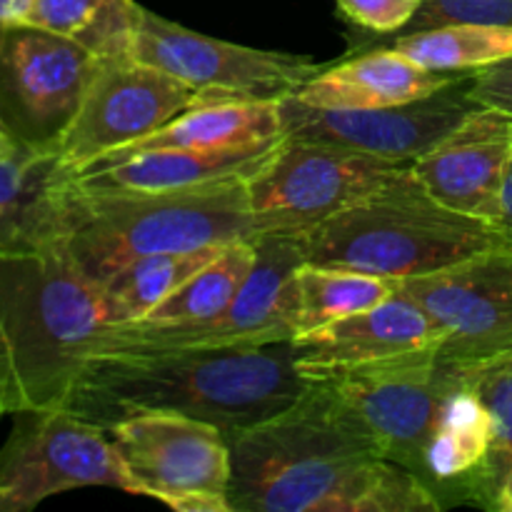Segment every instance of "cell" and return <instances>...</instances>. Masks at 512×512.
<instances>
[{"label": "cell", "mask_w": 512, "mask_h": 512, "mask_svg": "<svg viewBox=\"0 0 512 512\" xmlns=\"http://www.w3.org/2000/svg\"><path fill=\"white\" fill-rule=\"evenodd\" d=\"M258 260L233 303L218 315L195 323H110L95 335L93 355L133 350L235 348L270 345L295 338L288 283L305 263L298 235H258Z\"/></svg>", "instance_id": "9c48e42d"}, {"label": "cell", "mask_w": 512, "mask_h": 512, "mask_svg": "<svg viewBox=\"0 0 512 512\" xmlns=\"http://www.w3.org/2000/svg\"><path fill=\"white\" fill-rule=\"evenodd\" d=\"M255 238L245 178L178 190H85L75 183L65 250L100 288L148 255Z\"/></svg>", "instance_id": "5b68a950"}, {"label": "cell", "mask_w": 512, "mask_h": 512, "mask_svg": "<svg viewBox=\"0 0 512 512\" xmlns=\"http://www.w3.org/2000/svg\"><path fill=\"white\" fill-rule=\"evenodd\" d=\"M510 155L512 118L478 105L458 128L415 160L413 173L440 203L488 220Z\"/></svg>", "instance_id": "2e32d148"}, {"label": "cell", "mask_w": 512, "mask_h": 512, "mask_svg": "<svg viewBox=\"0 0 512 512\" xmlns=\"http://www.w3.org/2000/svg\"><path fill=\"white\" fill-rule=\"evenodd\" d=\"M93 485L133 495L108 430L68 408L13 415L0 448V512H28L53 495Z\"/></svg>", "instance_id": "30bf717a"}, {"label": "cell", "mask_w": 512, "mask_h": 512, "mask_svg": "<svg viewBox=\"0 0 512 512\" xmlns=\"http://www.w3.org/2000/svg\"><path fill=\"white\" fill-rule=\"evenodd\" d=\"M133 55L178 78L208 103L283 100L325 70L305 55L210 38L148 8H140Z\"/></svg>", "instance_id": "8fae6325"}, {"label": "cell", "mask_w": 512, "mask_h": 512, "mask_svg": "<svg viewBox=\"0 0 512 512\" xmlns=\"http://www.w3.org/2000/svg\"><path fill=\"white\" fill-rule=\"evenodd\" d=\"M33 0H0V25L23 23Z\"/></svg>", "instance_id": "d6a6232c"}, {"label": "cell", "mask_w": 512, "mask_h": 512, "mask_svg": "<svg viewBox=\"0 0 512 512\" xmlns=\"http://www.w3.org/2000/svg\"><path fill=\"white\" fill-rule=\"evenodd\" d=\"M395 293V283L330 265L303 263L288 283L290 320L295 338L325 328L340 318L368 310Z\"/></svg>", "instance_id": "603a6c76"}, {"label": "cell", "mask_w": 512, "mask_h": 512, "mask_svg": "<svg viewBox=\"0 0 512 512\" xmlns=\"http://www.w3.org/2000/svg\"><path fill=\"white\" fill-rule=\"evenodd\" d=\"M203 103L193 88L133 55L100 60L58 153L78 173Z\"/></svg>", "instance_id": "9a60e30c"}, {"label": "cell", "mask_w": 512, "mask_h": 512, "mask_svg": "<svg viewBox=\"0 0 512 512\" xmlns=\"http://www.w3.org/2000/svg\"><path fill=\"white\" fill-rule=\"evenodd\" d=\"M323 380L353 410L380 455L423 480L425 453L453 383V368L440 360L438 348L425 345Z\"/></svg>", "instance_id": "7c38bea8"}, {"label": "cell", "mask_w": 512, "mask_h": 512, "mask_svg": "<svg viewBox=\"0 0 512 512\" xmlns=\"http://www.w3.org/2000/svg\"><path fill=\"white\" fill-rule=\"evenodd\" d=\"M278 103L280 100H218V103L195 105L150 133L148 138L135 140L83 170L103 168L155 150H218L280 138L283 118Z\"/></svg>", "instance_id": "7402d4cb"}, {"label": "cell", "mask_w": 512, "mask_h": 512, "mask_svg": "<svg viewBox=\"0 0 512 512\" xmlns=\"http://www.w3.org/2000/svg\"><path fill=\"white\" fill-rule=\"evenodd\" d=\"M280 138L218 150L140 153L103 168L80 170L75 173V183L85 190H178L218 180H248L268 160Z\"/></svg>", "instance_id": "ffe728a7"}, {"label": "cell", "mask_w": 512, "mask_h": 512, "mask_svg": "<svg viewBox=\"0 0 512 512\" xmlns=\"http://www.w3.org/2000/svg\"><path fill=\"white\" fill-rule=\"evenodd\" d=\"M453 368V365H450ZM490 450V415L483 400L460 368H453V383L440 405L438 425L425 453L423 480L443 508L470 500L475 475Z\"/></svg>", "instance_id": "44dd1931"}, {"label": "cell", "mask_w": 512, "mask_h": 512, "mask_svg": "<svg viewBox=\"0 0 512 512\" xmlns=\"http://www.w3.org/2000/svg\"><path fill=\"white\" fill-rule=\"evenodd\" d=\"M310 383L290 340L103 353L85 360L65 408L103 430L143 410L183 413L215 425L233 443L303 398Z\"/></svg>", "instance_id": "7a4b0ae2"}, {"label": "cell", "mask_w": 512, "mask_h": 512, "mask_svg": "<svg viewBox=\"0 0 512 512\" xmlns=\"http://www.w3.org/2000/svg\"><path fill=\"white\" fill-rule=\"evenodd\" d=\"M15 153H18V150H15V145L10 143L3 133H0V158H8V155H15Z\"/></svg>", "instance_id": "e575fe53"}, {"label": "cell", "mask_w": 512, "mask_h": 512, "mask_svg": "<svg viewBox=\"0 0 512 512\" xmlns=\"http://www.w3.org/2000/svg\"><path fill=\"white\" fill-rule=\"evenodd\" d=\"M73 200L75 170L58 150L0 158V255L63 245Z\"/></svg>", "instance_id": "ac0fdd59"}, {"label": "cell", "mask_w": 512, "mask_h": 512, "mask_svg": "<svg viewBox=\"0 0 512 512\" xmlns=\"http://www.w3.org/2000/svg\"><path fill=\"white\" fill-rule=\"evenodd\" d=\"M228 503L233 512L443 510L418 475L380 455L325 380L230 443Z\"/></svg>", "instance_id": "6da1fadb"}, {"label": "cell", "mask_w": 512, "mask_h": 512, "mask_svg": "<svg viewBox=\"0 0 512 512\" xmlns=\"http://www.w3.org/2000/svg\"><path fill=\"white\" fill-rule=\"evenodd\" d=\"M258 260V245L255 240H240L230 243L205 265L200 273L185 285H180L168 300L158 305L150 315H145L140 323H195V320H208L228 308L243 283L248 280Z\"/></svg>", "instance_id": "484cf974"}, {"label": "cell", "mask_w": 512, "mask_h": 512, "mask_svg": "<svg viewBox=\"0 0 512 512\" xmlns=\"http://www.w3.org/2000/svg\"><path fill=\"white\" fill-rule=\"evenodd\" d=\"M100 60L78 40L28 23L0 25V133L18 153H55Z\"/></svg>", "instance_id": "8992f818"}, {"label": "cell", "mask_w": 512, "mask_h": 512, "mask_svg": "<svg viewBox=\"0 0 512 512\" xmlns=\"http://www.w3.org/2000/svg\"><path fill=\"white\" fill-rule=\"evenodd\" d=\"M133 495L178 512H233L230 443L215 425L168 410H143L108 428Z\"/></svg>", "instance_id": "ba28073f"}, {"label": "cell", "mask_w": 512, "mask_h": 512, "mask_svg": "<svg viewBox=\"0 0 512 512\" xmlns=\"http://www.w3.org/2000/svg\"><path fill=\"white\" fill-rule=\"evenodd\" d=\"M463 75L470 73H438L395 48L375 45L345 63L325 65L295 95L318 108H388L428 98Z\"/></svg>", "instance_id": "d6986e66"}, {"label": "cell", "mask_w": 512, "mask_h": 512, "mask_svg": "<svg viewBox=\"0 0 512 512\" xmlns=\"http://www.w3.org/2000/svg\"><path fill=\"white\" fill-rule=\"evenodd\" d=\"M440 25L512 28V0H423L418 13L400 33H418Z\"/></svg>", "instance_id": "83f0119b"}, {"label": "cell", "mask_w": 512, "mask_h": 512, "mask_svg": "<svg viewBox=\"0 0 512 512\" xmlns=\"http://www.w3.org/2000/svg\"><path fill=\"white\" fill-rule=\"evenodd\" d=\"M413 63L438 73H478L512 55V28L493 25H440L418 33L390 35L388 43Z\"/></svg>", "instance_id": "d4e9b609"}, {"label": "cell", "mask_w": 512, "mask_h": 512, "mask_svg": "<svg viewBox=\"0 0 512 512\" xmlns=\"http://www.w3.org/2000/svg\"><path fill=\"white\" fill-rule=\"evenodd\" d=\"M483 400L490 415V450L483 468L475 475L470 500L493 503L495 493L512 478V353L500 355L475 368H460Z\"/></svg>", "instance_id": "4316f807"}, {"label": "cell", "mask_w": 512, "mask_h": 512, "mask_svg": "<svg viewBox=\"0 0 512 512\" xmlns=\"http://www.w3.org/2000/svg\"><path fill=\"white\" fill-rule=\"evenodd\" d=\"M470 98L483 108L498 110L512 118V55L473 75Z\"/></svg>", "instance_id": "4dcf8cb0"}, {"label": "cell", "mask_w": 512, "mask_h": 512, "mask_svg": "<svg viewBox=\"0 0 512 512\" xmlns=\"http://www.w3.org/2000/svg\"><path fill=\"white\" fill-rule=\"evenodd\" d=\"M488 223L493 225L495 233L512 245V155L508 160V168H505L503 183H500L498 198H495L493 210L488 213Z\"/></svg>", "instance_id": "1f68e13d"}, {"label": "cell", "mask_w": 512, "mask_h": 512, "mask_svg": "<svg viewBox=\"0 0 512 512\" xmlns=\"http://www.w3.org/2000/svg\"><path fill=\"white\" fill-rule=\"evenodd\" d=\"M408 163L283 135L245 180L255 235H305L388 183Z\"/></svg>", "instance_id": "52a82bcc"}, {"label": "cell", "mask_w": 512, "mask_h": 512, "mask_svg": "<svg viewBox=\"0 0 512 512\" xmlns=\"http://www.w3.org/2000/svg\"><path fill=\"white\" fill-rule=\"evenodd\" d=\"M438 333V355L453 368H475L512 353V245L418 278L395 280Z\"/></svg>", "instance_id": "4fadbf2b"}, {"label": "cell", "mask_w": 512, "mask_h": 512, "mask_svg": "<svg viewBox=\"0 0 512 512\" xmlns=\"http://www.w3.org/2000/svg\"><path fill=\"white\" fill-rule=\"evenodd\" d=\"M298 240L305 263L355 270L390 283L508 245L488 220L433 198L415 178L413 165Z\"/></svg>", "instance_id": "277c9868"}, {"label": "cell", "mask_w": 512, "mask_h": 512, "mask_svg": "<svg viewBox=\"0 0 512 512\" xmlns=\"http://www.w3.org/2000/svg\"><path fill=\"white\" fill-rule=\"evenodd\" d=\"M103 5L105 0H33L23 23L75 40Z\"/></svg>", "instance_id": "f1b7e54d"}, {"label": "cell", "mask_w": 512, "mask_h": 512, "mask_svg": "<svg viewBox=\"0 0 512 512\" xmlns=\"http://www.w3.org/2000/svg\"><path fill=\"white\" fill-rule=\"evenodd\" d=\"M105 325L103 293L65 243L0 255V420L65 408Z\"/></svg>", "instance_id": "3957f363"}, {"label": "cell", "mask_w": 512, "mask_h": 512, "mask_svg": "<svg viewBox=\"0 0 512 512\" xmlns=\"http://www.w3.org/2000/svg\"><path fill=\"white\" fill-rule=\"evenodd\" d=\"M223 248L225 245H215V248L188 250V253L148 255L120 268L100 285L108 310V325L143 320L180 285L200 273Z\"/></svg>", "instance_id": "cb8c5ba5"}, {"label": "cell", "mask_w": 512, "mask_h": 512, "mask_svg": "<svg viewBox=\"0 0 512 512\" xmlns=\"http://www.w3.org/2000/svg\"><path fill=\"white\" fill-rule=\"evenodd\" d=\"M473 75H463L423 100L388 108H318L288 95L278 103L283 135L413 165L478 108L470 98Z\"/></svg>", "instance_id": "5bb4252c"}, {"label": "cell", "mask_w": 512, "mask_h": 512, "mask_svg": "<svg viewBox=\"0 0 512 512\" xmlns=\"http://www.w3.org/2000/svg\"><path fill=\"white\" fill-rule=\"evenodd\" d=\"M358 28L373 35H395L413 20L423 0H335Z\"/></svg>", "instance_id": "f546056e"}, {"label": "cell", "mask_w": 512, "mask_h": 512, "mask_svg": "<svg viewBox=\"0 0 512 512\" xmlns=\"http://www.w3.org/2000/svg\"><path fill=\"white\" fill-rule=\"evenodd\" d=\"M290 343L300 373L310 380H323L340 370L435 345L438 333L428 315L408 295L395 290L383 303L298 335Z\"/></svg>", "instance_id": "e0dca14e"}, {"label": "cell", "mask_w": 512, "mask_h": 512, "mask_svg": "<svg viewBox=\"0 0 512 512\" xmlns=\"http://www.w3.org/2000/svg\"><path fill=\"white\" fill-rule=\"evenodd\" d=\"M490 508L493 510H500V512H512V478L505 480L503 485H500V490L495 493L493 503H490Z\"/></svg>", "instance_id": "836d02e7"}]
</instances>
